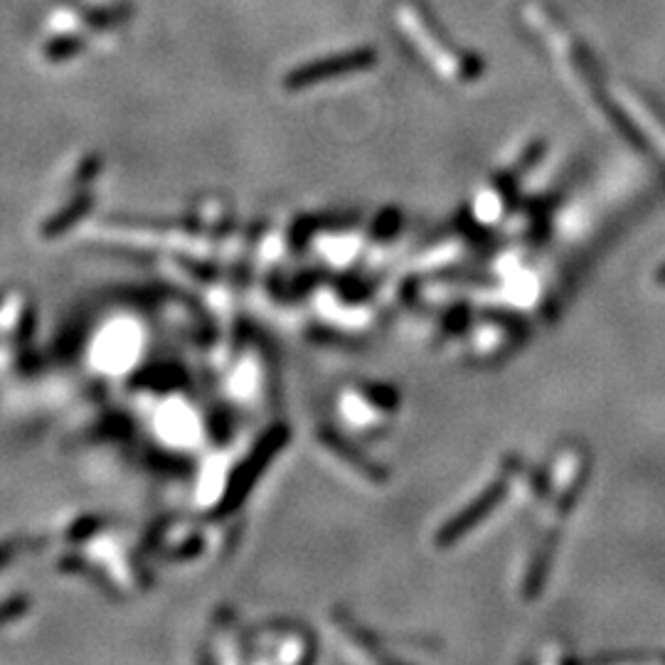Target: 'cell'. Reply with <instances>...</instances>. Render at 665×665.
<instances>
[{"label": "cell", "mask_w": 665, "mask_h": 665, "mask_svg": "<svg viewBox=\"0 0 665 665\" xmlns=\"http://www.w3.org/2000/svg\"><path fill=\"white\" fill-rule=\"evenodd\" d=\"M663 279H665V274H663Z\"/></svg>", "instance_id": "6da1fadb"}]
</instances>
